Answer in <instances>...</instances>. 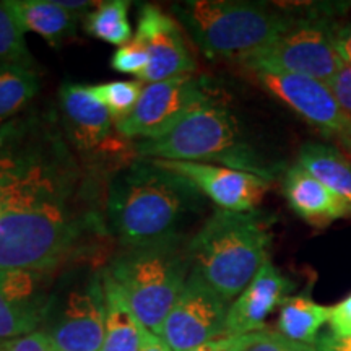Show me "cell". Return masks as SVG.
I'll return each instance as SVG.
<instances>
[{
	"mask_svg": "<svg viewBox=\"0 0 351 351\" xmlns=\"http://www.w3.org/2000/svg\"><path fill=\"white\" fill-rule=\"evenodd\" d=\"M317 351H351V337L348 339H335L330 333L320 337L315 343Z\"/></svg>",
	"mask_w": 351,
	"mask_h": 351,
	"instance_id": "obj_34",
	"label": "cell"
},
{
	"mask_svg": "<svg viewBox=\"0 0 351 351\" xmlns=\"http://www.w3.org/2000/svg\"><path fill=\"white\" fill-rule=\"evenodd\" d=\"M230 302L191 270L166 319L161 339L173 351H192L225 335Z\"/></svg>",
	"mask_w": 351,
	"mask_h": 351,
	"instance_id": "obj_13",
	"label": "cell"
},
{
	"mask_svg": "<svg viewBox=\"0 0 351 351\" xmlns=\"http://www.w3.org/2000/svg\"><path fill=\"white\" fill-rule=\"evenodd\" d=\"M330 315L332 306L319 304L309 296H289L280 306L276 328L289 340L315 345L320 328L330 322Z\"/></svg>",
	"mask_w": 351,
	"mask_h": 351,
	"instance_id": "obj_22",
	"label": "cell"
},
{
	"mask_svg": "<svg viewBox=\"0 0 351 351\" xmlns=\"http://www.w3.org/2000/svg\"><path fill=\"white\" fill-rule=\"evenodd\" d=\"M328 326H330V335L335 339L351 337V295L337 306H332Z\"/></svg>",
	"mask_w": 351,
	"mask_h": 351,
	"instance_id": "obj_32",
	"label": "cell"
},
{
	"mask_svg": "<svg viewBox=\"0 0 351 351\" xmlns=\"http://www.w3.org/2000/svg\"><path fill=\"white\" fill-rule=\"evenodd\" d=\"M142 351H173V350H171L169 346L165 343V340L161 339V337H155V339H153L150 343L145 346Z\"/></svg>",
	"mask_w": 351,
	"mask_h": 351,
	"instance_id": "obj_36",
	"label": "cell"
},
{
	"mask_svg": "<svg viewBox=\"0 0 351 351\" xmlns=\"http://www.w3.org/2000/svg\"><path fill=\"white\" fill-rule=\"evenodd\" d=\"M171 12L205 57L234 62L274 43L298 20L265 3L234 0H189Z\"/></svg>",
	"mask_w": 351,
	"mask_h": 351,
	"instance_id": "obj_6",
	"label": "cell"
},
{
	"mask_svg": "<svg viewBox=\"0 0 351 351\" xmlns=\"http://www.w3.org/2000/svg\"><path fill=\"white\" fill-rule=\"evenodd\" d=\"M204 195L155 160L135 158L114 169L106 189L104 226L121 247L179 238Z\"/></svg>",
	"mask_w": 351,
	"mask_h": 351,
	"instance_id": "obj_1",
	"label": "cell"
},
{
	"mask_svg": "<svg viewBox=\"0 0 351 351\" xmlns=\"http://www.w3.org/2000/svg\"><path fill=\"white\" fill-rule=\"evenodd\" d=\"M129 8L130 2L125 0L99 2V5L86 15V33L108 44L119 47L125 46L134 39L129 21Z\"/></svg>",
	"mask_w": 351,
	"mask_h": 351,
	"instance_id": "obj_24",
	"label": "cell"
},
{
	"mask_svg": "<svg viewBox=\"0 0 351 351\" xmlns=\"http://www.w3.org/2000/svg\"><path fill=\"white\" fill-rule=\"evenodd\" d=\"M261 332L245 333V335H223L192 351H245Z\"/></svg>",
	"mask_w": 351,
	"mask_h": 351,
	"instance_id": "obj_30",
	"label": "cell"
},
{
	"mask_svg": "<svg viewBox=\"0 0 351 351\" xmlns=\"http://www.w3.org/2000/svg\"><path fill=\"white\" fill-rule=\"evenodd\" d=\"M296 165L319 179L351 208V161L335 147L311 142L302 145Z\"/></svg>",
	"mask_w": 351,
	"mask_h": 351,
	"instance_id": "obj_21",
	"label": "cell"
},
{
	"mask_svg": "<svg viewBox=\"0 0 351 351\" xmlns=\"http://www.w3.org/2000/svg\"><path fill=\"white\" fill-rule=\"evenodd\" d=\"M187 241L179 236L155 244L121 247L104 267L153 335L161 337L166 319L191 275Z\"/></svg>",
	"mask_w": 351,
	"mask_h": 351,
	"instance_id": "obj_7",
	"label": "cell"
},
{
	"mask_svg": "<svg viewBox=\"0 0 351 351\" xmlns=\"http://www.w3.org/2000/svg\"><path fill=\"white\" fill-rule=\"evenodd\" d=\"M283 194L293 212L315 228L351 217L348 205L300 165L289 166L285 173Z\"/></svg>",
	"mask_w": 351,
	"mask_h": 351,
	"instance_id": "obj_18",
	"label": "cell"
},
{
	"mask_svg": "<svg viewBox=\"0 0 351 351\" xmlns=\"http://www.w3.org/2000/svg\"><path fill=\"white\" fill-rule=\"evenodd\" d=\"M155 161L165 169L186 178L202 195L212 200L219 210L228 212L257 210L270 189V181L261 176L228 166L192 161Z\"/></svg>",
	"mask_w": 351,
	"mask_h": 351,
	"instance_id": "obj_16",
	"label": "cell"
},
{
	"mask_svg": "<svg viewBox=\"0 0 351 351\" xmlns=\"http://www.w3.org/2000/svg\"><path fill=\"white\" fill-rule=\"evenodd\" d=\"M73 199H51L0 213V270L54 274L80 252L86 232L98 230L93 215Z\"/></svg>",
	"mask_w": 351,
	"mask_h": 351,
	"instance_id": "obj_3",
	"label": "cell"
},
{
	"mask_svg": "<svg viewBox=\"0 0 351 351\" xmlns=\"http://www.w3.org/2000/svg\"><path fill=\"white\" fill-rule=\"evenodd\" d=\"M54 274L0 270V341L39 332L49 313Z\"/></svg>",
	"mask_w": 351,
	"mask_h": 351,
	"instance_id": "obj_14",
	"label": "cell"
},
{
	"mask_svg": "<svg viewBox=\"0 0 351 351\" xmlns=\"http://www.w3.org/2000/svg\"><path fill=\"white\" fill-rule=\"evenodd\" d=\"M104 276V293H106V328L99 351H142L158 335L148 330L137 317L121 288L106 274Z\"/></svg>",
	"mask_w": 351,
	"mask_h": 351,
	"instance_id": "obj_19",
	"label": "cell"
},
{
	"mask_svg": "<svg viewBox=\"0 0 351 351\" xmlns=\"http://www.w3.org/2000/svg\"><path fill=\"white\" fill-rule=\"evenodd\" d=\"M41 90L34 69L0 64V124L13 119L28 106Z\"/></svg>",
	"mask_w": 351,
	"mask_h": 351,
	"instance_id": "obj_23",
	"label": "cell"
},
{
	"mask_svg": "<svg viewBox=\"0 0 351 351\" xmlns=\"http://www.w3.org/2000/svg\"><path fill=\"white\" fill-rule=\"evenodd\" d=\"M148 64H150L148 52L135 38L129 44L119 47L111 57V67L116 72L134 75L138 80H142L148 69Z\"/></svg>",
	"mask_w": 351,
	"mask_h": 351,
	"instance_id": "obj_27",
	"label": "cell"
},
{
	"mask_svg": "<svg viewBox=\"0 0 351 351\" xmlns=\"http://www.w3.org/2000/svg\"><path fill=\"white\" fill-rule=\"evenodd\" d=\"M251 80L285 106L295 111L320 134L339 142L351 153V117L326 83L278 72H247Z\"/></svg>",
	"mask_w": 351,
	"mask_h": 351,
	"instance_id": "obj_12",
	"label": "cell"
},
{
	"mask_svg": "<svg viewBox=\"0 0 351 351\" xmlns=\"http://www.w3.org/2000/svg\"><path fill=\"white\" fill-rule=\"evenodd\" d=\"M0 351H54L43 332H34L19 339L0 341Z\"/></svg>",
	"mask_w": 351,
	"mask_h": 351,
	"instance_id": "obj_31",
	"label": "cell"
},
{
	"mask_svg": "<svg viewBox=\"0 0 351 351\" xmlns=\"http://www.w3.org/2000/svg\"><path fill=\"white\" fill-rule=\"evenodd\" d=\"M212 96L205 78L195 73L147 83L134 111L116 122L122 138L130 143L156 138L178 125L192 109Z\"/></svg>",
	"mask_w": 351,
	"mask_h": 351,
	"instance_id": "obj_11",
	"label": "cell"
},
{
	"mask_svg": "<svg viewBox=\"0 0 351 351\" xmlns=\"http://www.w3.org/2000/svg\"><path fill=\"white\" fill-rule=\"evenodd\" d=\"M293 288L295 285L291 280L269 258L244 291L231 302L225 335H245L265 330V320L291 296Z\"/></svg>",
	"mask_w": 351,
	"mask_h": 351,
	"instance_id": "obj_17",
	"label": "cell"
},
{
	"mask_svg": "<svg viewBox=\"0 0 351 351\" xmlns=\"http://www.w3.org/2000/svg\"><path fill=\"white\" fill-rule=\"evenodd\" d=\"M271 230L258 210H215L187 241L192 271L231 304L269 261Z\"/></svg>",
	"mask_w": 351,
	"mask_h": 351,
	"instance_id": "obj_4",
	"label": "cell"
},
{
	"mask_svg": "<svg viewBox=\"0 0 351 351\" xmlns=\"http://www.w3.org/2000/svg\"><path fill=\"white\" fill-rule=\"evenodd\" d=\"M106 328L103 270H86L52 291L41 330L54 351H99Z\"/></svg>",
	"mask_w": 351,
	"mask_h": 351,
	"instance_id": "obj_9",
	"label": "cell"
},
{
	"mask_svg": "<svg viewBox=\"0 0 351 351\" xmlns=\"http://www.w3.org/2000/svg\"><path fill=\"white\" fill-rule=\"evenodd\" d=\"M337 29V21L326 15L298 19L278 39L243 56L238 64L245 72L293 73L327 85L343 64Z\"/></svg>",
	"mask_w": 351,
	"mask_h": 351,
	"instance_id": "obj_8",
	"label": "cell"
},
{
	"mask_svg": "<svg viewBox=\"0 0 351 351\" xmlns=\"http://www.w3.org/2000/svg\"><path fill=\"white\" fill-rule=\"evenodd\" d=\"M60 7H64L65 10H69L72 15L80 16L83 13L90 12L91 8H96L99 5V2H88V0H57Z\"/></svg>",
	"mask_w": 351,
	"mask_h": 351,
	"instance_id": "obj_35",
	"label": "cell"
},
{
	"mask_svg": "<svg viewBox=\"0 0 351 351\" xmlns=\"http://www.w3.org/2000/svg\"><path fill=\"white\" fill-rule=\"evenodd\" d=\"M60 124L69 142L91 165H108L119 156L135 158L132 143L122 138L116 122L91 86L65 83L59 91Z\"/></svg>",
	"mask_w": 351,
	"mask_h": 351,
	"instance_id": "obj_10",
	"label": "cell"
},
{
	"mask_svg": "<svg viewBox=\"0 0 351 351\" xmlns=\"http://www.w3.org/2000/svg\"><path fill=\"white\" fill-rule=\"evenodd\" d=\"M341 109L351 117V65L341 64L339 72L327 83Z\"/></svg>",
	"mask_w": 351,
	"mask_h": 351,
	"instance_id": "obj_29",
	"label": "cell"
},
{
	"mask_svg": "<svg viewBox=\"0 0 351 351\" xmlns=\"http://www.w3.org/2000/svg\"><path fill=\"white\" fill-rule=\"evenodd\" d=\"M0 64L34 69V57L26 46L25 29L5 2H0Z\"/></svg>",
	"mask_w": 351,
	"mask_h": 351,
	"instance_id": "obj_25",
	"label": "cell"
},
{
	"mask_svg": "<svg viewBox=\"0 0 351 351\" xmlns=\"http://www.w3.org/2000/svg\"><path fill=\"white\" fill-rule=\"evenodd\" d=\"M80 171L49 117L16 116L0 124V213L77 195Z\"/></svg>",
	"mask_w": 351,
	"mask_h": 351,
	"instance_id": "obj_2",
	"label": "cell"
},
{
	"mask_svg": "<svg viewBox=\"0 0 351 351\" xmlns=\"http://www.w3.org/2000/svg\"><path fill=\"white\" fill-rule=\"evenodd\" d=\"M134 38L147 49L150 59L140 82L155 83L197 72V60L189 49L184 28L160 7L147 3L140 8Z\"/></svg>",
	"mask_w": 351,
	"mask_h": 351,
	"instance_id": "obj_15",
	"label": "cell"
},
{
	"mask_svg": "<svg viewBox=\"0 0 351 351\" xmlns=\"http://www.w3.org/2000/svg\"><path fill=\"white\" fill-rule=\"evenodd\" d=\"M245 351H317L315 345L298 343L278 332L262 330L254 343Z\"/></svg>",
	"mask_w": 351,
	"mask_h": 351,
	"instance_id": "obj_28",
	"label": "cell"
},
{
	"mask_svg": "<svg viewBox=\"0 0 351 351\" xmlns=\"http://www.w3.org/2000/svg\"><path fill=\"white\" fill-rule=\"evenodd\" d=\"M5 3L25 33H36L51 46H62L77 33L78 16L60 7L57 0H5Z\"/></svg>",
	"mask_w": 351,
	"mask_h": 351,
	"instance_id": "obj_20",
	"label": "cell"
},
{
	"mask_svg": "<svg viewBox=\"0 0 351 351\" xmlns=\"http://www.w3.org/2000/svg\"><path fill=\"white\" fill-rule=\"evenodd\" d=\"M135 158L192 161L247 171L271 181L275 171L244 138L230 108L212 95L165 135L132 143Z\"/></svg>",
	"mask_w": 351,
	"mask_h": 351,
	"instance_id": "obj_5",
	"label": "cell"
},
{
	"mask_svg": "<svg viewBox=\"0 0 351 351\" xmlns=\"http://www.w3.org/2000/svg\"><path fill=\"white\" fill-rule=\"evenodd\" d=\"M143 86V82L140 80H114L98 83V85L91 86V90L96 98L106 106L114 122H117L134 111Z\"/></svg>",
	"mask_w": 351,
	"mask_h": 351,
	"instance_id": "obj_26",
	"label": "cell"
},
{
	"mask_svg": "<svg viewBox=\"0 0 351 351\" xmlns=\"http://www.w3.org/2000/svg\"><path fill=\"white\" fill-rule=\"evenodd\" d=\"M337 51L345 64L351 65V20L345 25H339L337 29Z\"/></svg>",
	"mask_w": 351,
	"mask_h": 351,
	"instance_id": "obj_33",
	"label": "cell"
}]
</instances>
